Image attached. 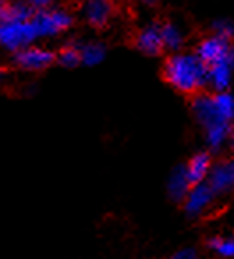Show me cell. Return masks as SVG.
Segmentation results:
<instances>
[{"label":"cell","mask_w":234,"mask_h":259,"mask_svg":"<svg viewBox=\"0 0 234 259\" xmlns=\"http://www.w3.org/2000/svg\"><path fill=\"white\" fill-rule=\"evenodd\" d=\"M165 80L179 93L194 94L209 85L208 66L195 54H172L163 64Z\"/></svg>","instance_id":"cell-1"},{"label":"cell","mask_w":234,"mask_h":259,"mask_svg":"<svg viewBox=\"0 0 234 259\" xmlns=\"http://www.w3.org/2000/svg\"><path fill=\"white\" fill-rule=\"evenodd\" d=\"M32 22L37 29L41 37H55L64 30L71 29L75 23V16L62 8H48V9H36L32 16Z\"/></svg>","instance_id":"cell-2"},{"label":"cell","mask_w":234,"mask_h":259,"mask_svg":"<svg viewBox=\"0 0 234 259\" xmlns=\"http://www.w3.org/2000/svg\"><path fill=\"white\" fill-rule=\"evenodd\" d=\"M39 39V34L32 20L29 22H4L0 23V45L9 52H18Z\"/></svg>","instance_id":"cell-3"},{"label":"cell","mask_w":234,"mask_h":259,"mask_svg":"<svg viewBox=\"0 0 234 259\" xmlns=\"http://www.w3.org/2000/svg\"><path fill=\"white\" fill-rule=\"evenodd\" d=\"M13 62L23 71H43L55 62V54L52 50H46V48L27 47L15 52Z\"/></svg>","instance_id":"cell-4"},{"label":"cell","mask_w":234,"mask_h":259,"mask_svg":"<svg viewBox=\"0 0 234 259\" xmlns=\"http://www.w3.org/2000/svg\"><path fill=\"white\" fill-rule=\"evenodd\" d=\"M232 45H230V39L223 36H218V34H211V36L204 37L201 43L197 45L194 54L204 62L206 66H211L215 62H218L220 59L227 57L229 54H232Z\"/></svg>","instance_id":"cell-5"},{"label":"cell","mask_w":234,"mask_h":259,"mask_svg":"<svg viewBox=\"0 0 234 259\" xmlns=\"http://www.w3.org/2000/svg\"><path fill=\"white\" fill-rule=\"evenodd\" d=\"M216 195L215 192L209 188V185L206 181L197 185H192V188L188 190L186 197H184V213L190 219H197V217L204 215L206 209L215 202Z\"/></svg>","instance_id":"cell-6"},{"label":"cell","mask_w":234,"mask_h":259,"mask_svg":"<svg viewBox=\"0 0 234 259\" xmlns=\"http://www.w3.org/2000/svg\"><path fill=\"white\" fill-rule=\"evenodd\" d=\"M206 183L209 185L215 195H225L234 187V162L232 160H222V162L211 165L206 178Z\"/></svg>","instance_id":"cell-7"},{"label":"cell","mask_w":234,"mask_h":259,"mask_svg":"<svg viewBox=\"0 0 234 259\" xmlns=\"http://www.w3.org/2000/svg\"><path fill=\"white\" fill-rule=\"evenodd\" d=\"M115 13L112 0H85L82 6V15L92 29H105Z\"/></svg>","instance_id":"cell-8"},{"label":"cell","mask_w":234,"mask_h":259,"mask_svg":"<svg viewBox=\"0 0 234 259\" xmlns=\"http://www.w3.org/2000/svg\"><path fill=\"white\" fill-rule=\"evenodd\" d=\"M192 110H194V115H195V119H197V122L204 130L211 128V126H216V124L229 122L220 117V114L216 112L215 105H213L211 94H206V93L195 94L194 100H192Z\"/></svg>","instance_id":"cell-9"},{"label":"cell","mask_w":234,"mask_h":259,"mask_svg":"<svg viewBox=\"0 0 234 259\" xmlns=\"http://www.w3.org/2000/svg\"><path fill=\"white\" fill-rule=\"evenodd\" d=\"M135 48L148 57H158L163 52L162 37H160V22H151L137 32L133 39Z\"/></svg>","instance_id":"cell-10"},{"label":"cell","mask_w":234,"mask_h":259,"mask_svg":"<svg viewBox=\"0 0 234 259\" xmlns=\"http://www.w3.org/2000/svg\"><path fill=\"white\" fill-rule=\"evenodd\" d=\"M232 69H234V52L227 55V57L220 59L215 64L208 66V78H209L208 87H213L216 93L227 91L230 87V82H232Z\"/></svg>","instance_id":"cell-11"},{"label":"cell","mask_w":234,"mask_h":259,"mask_svg":"<svg viewBox=\"0 0 234 259\" xmlns=\"http://www.w3.org/2000/svg\"><path fill=\"white\" fill-rule=\"evenodd\" d=\"M190 188L192 185L186 178L184 165H176L170 170L169 180H167V194H169V197L174 202H183Z\"/></svg>","instance_id":"cell-12"},{"label":"cell","mask_w":234,"mask_h":259,"mask_svg":"<svg viewBox=\"0 0 234 259\" xmlns=\"http://www.w3.org/2000/svg\"><path fill=\"white\" fill-rule=\"evenodd\" d=\"M213 165L211 155L206 151H201L197 155H194L190 158V162L184 165V170H186V178L190 181V185H197L206 181L208 178V172Z\"/></svg>","instance_id":"cell-13"},{"label":"cell","mask_w":234,"mask_h":259,"mask_svg":"<svg viewBox=\"0 0 234 259\" xmlns=\"http://www.w3.org/2000/svg\"><path fill=\"white\" fill-rule=\"evenodd\" d=\"M160 37L163 50H169L172 54H177L184 45V32L176 22H160Z\"/></svg>","instance_id":"cell-14"},{"label":"cell","mask_w":234,"mask_h":259,"mask_svg":"<svg viewBox=\"0 0 234 259\" xmlns=\"http://www.w3.org/2000/svg\"><path fill=\"white\" fill-rule=\"evenodd\" d=\"M230 137H232V122H223L206 130V144L211 153L222 151Z\"/></svg>","instance_id":"cell-15"},{"label":"cell","mask_w":234,"mask_h":259,"mask_svg":"<svg viewBox=\"0 0 234 259\" xmlns=\"http://www.w3.org/2000/svg\"><path fill=\"white\" fill-rule=\"evenodd\" d=\"M36 9L27 2V0H15V2H9L8 8L4 11V16H2V22H29L32 20Z\"/></svg>","instance_id":"cell-16"},{"label":"cell","mask_w":234,"mask_h":259,"mask_svg":"<svg viewBox=\"0 0 234 259\" xmlns=\"http://www.w3.org/2000/svg\"><path fill=\"white\" fill-rule=\"evenodd\" d=\"M107 57V47L98 41H83L80 47V62L83 66H98Z\"/></svg>","instance_id":"cell-17"},{"label":"cell","mask_w":234,"mask_h":259,"mask_svg":"<svg viewBox=\"0 0 234 259\" xmlns=\"http://www.w3.org/2000/svg\"><path fill=\"white\" fill-rule=\"evenodd\" d=\"M82 43L83 41L80 39H71L59 52V55H55V62H59L62 68H69V69L80 66L82 64L80 62V47H82Z\"/></svg>","instance_id":"cell-18"},{"label":"cell","mask_w":234,"mask_h":259,"mask_svg":"<svg viewBox=\"0 0 234 259\" xmlns=\"http://www.w3.org/2000/svg\"><path fill=\"white\" fill-rule=\"evenodd\" d=\"M213 105H215L216 112L220 114V117L225 121L232 122L234 119V96L229 91H222V93L213 94Z\"/></svg>","instance_id":"cell-19"},{"label":"cell","mask_w":234,"mask_h":259,"mask_svg":"<svg viewBox=\"0 0 234 259\" xmlns=\"http://www.w3.org/2000/svg\"><path fill=\"white\" fill-rule=\"evenodd\" d=\"M208 247L220 257H232L234 255V240L230 236H213L208 240Z\"/></svg>","instance_id":"cell-20"},{"label":"cell","mask_w":234,"mask_h":259,"mask_svg":"<svg viewBox=\"0 0 234 259\" xmlns=\"http://www.w3.org/2000/svg\"><path fill=\"white\" fill-rule=\"evenodd\" d=\"M211 30H213V34H218V36H223V37H227V39H230L234 32V25L229 18H218L211 23Z\"/></svg>","instance_id":"cell-21"},{"label":"cell","mask_w":234,"mask_h":259,"mask_svg":"<svg viewBox=\"0 0 234 259\" xmlns=\"http://www.w3.org/2000/svg\"><path fill=\"white\" fill-rule=\"evenodd\" d=\"M169 259H201V257H199V254H197L195 248L188 247V248H181V250L174 252Z\"/></svg>","instance_id":"cell-22"},{"label":"cell","mask_w":234,"mask_h":259,"mask_svg":"<svg viewBox=\"0 0 234 259\" xmlns=\"http://www.w3.org/2000/svg\"><path fill=\"white\" fill-rule=\"evenodd\" d=\"M34 9H48L55 0H27Z\"/></svg>","instance_id":"cell-23"},{"label":"cell","mask_w":234,"mask_h":259,"mask_svg":"<svg viewBox=\"0 0 234 259\" xmlns=\"http://www.w3.org/2000/svg\"><path fill=\"white\" fill-rule=\"evenodd\" d=\"M9 0H0V22H2V16H4V11L8 8Z\"/></svg>","instance_id":"cell-24"},{"label":"cell","mask_w":234,"mask_h":259,"mask_svg":"<svg viewBox=\"0 0 234 259\" xmlns=\"http://www.w3.org/2000/svg\"><path fill=\"white\" fill-rule=\"evenodd\" d=\"M138 2H141V4H144V6H148V8H155L160 0H138Z\"/></svg>","instance_id":"cell-25"},{"label":"cell","mask_w":234,"mask_h":259,"mask_svg":"<svg viewBox=\"0 0 234 259\" xmlns=\"http://www.w3.org/2000/svg\"><path fill=\"white\" fill-rule=\"evenodd\" d=\"M6 78H8V71H6V69H2V68H0V83L4 82Z\"/></svg>","instance_id":"cell-26"},{"label":"cell","mask_w":234,"mask_h":259,"mask_svg":"<svg viewBox=\"0 0 234 259\" xmlns=\"http://www.w3.org/2000/svg\"><path fill=\"white\" fill-rule=\"evenodd\" d=\"M112 2H114V0H112Z\"/></svg>","instance_id":"cell-27"}]
</instances>
